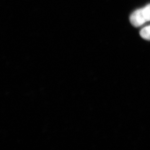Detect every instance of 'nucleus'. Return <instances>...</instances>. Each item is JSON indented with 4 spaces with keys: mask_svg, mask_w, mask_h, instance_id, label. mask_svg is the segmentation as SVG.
Here are the masks:
<instances>
[{
    "mask_svg": "<svg viewBox=\"0 0 150 150\" xmlns=\"http://www.w3.org/2000/svg\"><path fill=\"white\" fill-rule=\"evenodd\" d=\"M139 34L142 38L150 41V25L143 28L141 30Z\"/></svg>",
    "mask_w": 150,
    "mask_h": 150,
    "instance_id": "obj_2",
    "label": "nucleus"
},
{
    "mask_svg": "<svg viewBox=\"0 0 150 150\" xmlns=\"http://www.w3.org/2000/svg\"><path fill=\"white\" fill-rule=\"evenodd\" d=\"M129 21L134 27H139L150 21V4L134 11L129 17Z\"/></svg>",
    "mask_w": 150,
    "mask_h": 150,
    "instance_id": "obj_1",
    "label": "nucleus"
}]
</instances>
